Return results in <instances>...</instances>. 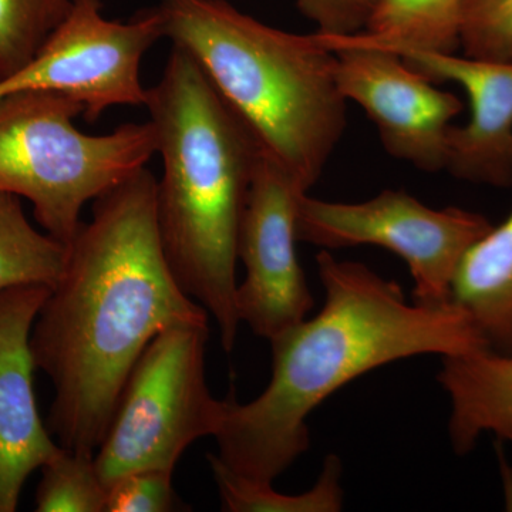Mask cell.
Returning a JSON list of instances; mask_svg holds the SVG:
<instances>
[{
    "label": "cell",
    "mask_w": 512,
    "mask_h": 512,
    "mask_svg": "<svg viewBox=\"0 0 512 512\" xmlns=\"http://www.w3.org/2000/svg\"><path fill=\"white\" fill-rule=\"evenodd\" d=\"M147 167L93 201L66 265L33 323L37 370L55 399L46 427L72 453L96 454L131 369L158 333L208 325L165 258Z\"/></svg>",
    "instance_id": "obj_1"
},
{
    "label": "cell",
    "mask_w": 512,
    "mask_h": 512,
    "mask_svg": "<svg viewBox=\"0 0 512 512\" xmlns=\"http://www.w3.org/2000/svg\"><path fill=\"white\" fill-rule=\"evenodd\" d=\"M316 265L322 309L269 340L272 376L264 392L249 403L231 397L222 407L218 458L255 480L274 483L309 450V416L357 377L410 357L488 349L457 303L407 302L397 282L326 249Z\"/></svg>",
    "instance_id": "obj_2"
},
{
    "label": "cell",
    "mask_w": 512,
    "mask_h": 512,
    "mask_svg": "<svg viewBox=\"0 0 512 512\" xmlns=\"http://www.w3.org/2000/svg\"><path fill=\"white\" fill-rule=\"evenodd\" d=\"M144 107L163 160L156 212L165 258L181 289L214 316L231 352L241 326L239 229L262 148L180 47L147 89Z\"/></svg>",
    "instance_id": "obj_3"
},
{
    "label": "cell",
    "mask_w": 512,
    "mask_h": 512,
    "mask_svg": "<svg viewBox=\"0 0 512 512\" xmlns=\"http://www.w3.org/2000/svg\"><path fill=\"white\" fill-rule=\"evenodd\" d=\"M164 37L185 50L262 151L311 191L346 130L336 55L318 33L272 28L227 0H161Z\"/></svg>",
    "instance_id": "obj_4"
},
{
    "label": "cell",
    "mask_w": 512,
    "mask_h": 512,
    "mask_svg": "<svg viewBox=\"0 0 512 512\" xmlns=\"http://www.w3.org/2000/svg\"><path fill=\"white\" fill-rule=\"evenodd\" d=\"M80 114L83 104L49 90L0 97V192L32 202L40 227L64 247L82 227L84 205L157 153L150 121L92 136L74 126Z\"/></svg>",
    "instance_id": "obj_5"
},
{
    "label": "cell",
    "mask_w": 512,
    "mask_h": 512,
    "mask_svg": "<svg viewBox=\"0 0 512 512\" xmlns=\"http://www.w3.org/2000/svg\"><path fill=\"white\" fill-rule=\"evenodd\" d=\"M208 338V325L175 326L138 357L94 454L106 488L133 471H174L194 441L217 434L224 400L208 389Z\"/></svg>",
    "instance_id": "obj_6"
},
{
    "label": "cell",
    "mask_w": 512,
    "mask_h": 512,
    "mask_svg": "<svg viewBox=\"0 0 512 512\" xmlns=\"http://www.w3.org/2000/svg\"><path fill=\"white\" fill-rule=\"evenodd\" d=\"M493 224L477 212L436 208L403 190H384L363 202L323 201L303 194L296 217L299 242L323 249L372 245L409 266L414 302L451 301L454 278L467 252Z\"/></svg>",
    "instance_id": "obj_7"
},
{
    "label": "cell",
    "mask_w": 512,
    "mask_h": 512,
    "mask_svg": "<svg viewBox=\"0 0 512 512\" xmlns=\"http://www.w3.org/2000/svg\"><path fill=\"white\" fill-rule=\"evenodd\" d=\"M163 37L158 8L120 22L103 15L101 0H73L39 53L0 80V97L23 90L66 94L83 104V117L92 123L113 107L144 106L141 62Z\"/></svg>",
    "instance_id": "obj_8"
},
{
    "label": "cell",
    "mask_w": 512,
    "mask_h": 512,
    "mask_svg": "<svg viewBox=\"0 0 512 512\" xmlns=\"http://www.w3.org/2000/svg\"><path fill=\"white\" fill-rule=\"evenodd\" d=\"M318 36L335 52L340 92L366 111L384 150L426 173L446 170L453 120L463 101L437 89L396 53L349 37Z\"/></svg>",
    "instance_id": "obj_9"
},
{
    "label": "cell",
    "mask_w": 512,
    "mask_h": 512,
    "mask_svg": "<svg viewBox=\"0 0 512 512\" xmlns=\"http://www.w3.org/2000/svg\"><path fill=\"white\" fill-rule=\"evenodd\" d=\"M303 194L308 191L262 151L239 229L245 278L238 284L237 311L241 323L264 339L301 322L315 305L296 251Z\"/></svg>",
    "instance_id": "obj_10"
},
{
    "label": "cell",
    "mask_w": 512,
    "mask_h": 512,
    "mask_svg": "<svg viewBox=\"0 0 512 512\" xmlns=\"http://www.w3.org/2000/svg\"><path fill=\"white\" fill-rule=\"evenodd\" d=\"M49 285H16L0 291V512L18 510L33 471L60 451L37 410L30 348L33 323Z\"/></svg>",
    "instance_id": "obj_11"
},
{
    "label": "cell",
    "mask_w": 512,
    "mask_h": 512,
    "mask_svg": "<svg viewBox=\"0 0 512 512\" xmlns=\"http://www.w3.org/2000/svg\"><path fill=\"white\" fill-rule=\"evenodd\" d=\"M431 82L463 87L470 119L453 126L446 170L468 183L508 188L512 185V60L473 59L456 53L394 50Z\"/></svg>",
    "instance_id": "obj_12"
},
{
    "label": "cell",
    "mask_w": 512,
    "mask_h": 512,
    "mask_svg": "<svg viewBox=\"0 0 512 512\" xmlns=\"http://www.w3.org/2000/svg\"><path fill=\"white\" fill-rule=\"evenodd\" d=\"M441 359L437 382L450 399L454 453L466 456L484 434L512 443V355L481 349Z\"/></svg>",
    "instance_id": "obj_13"
},
{
    "label": "cell",
    "mask_w": 512,
    "mask_h": 512,
    "mask_svg": "<svg viewBox=\"0 0 512 512\" xmlns=\"http://www.w3.org/2000/svg\"><path fill=\"white\" fill-rule=\"evenodd\" d=\"M451 301L468 313L488 349L512 355V212L464 256Z\"/></svg>",
    "instance_id": "obj_14"
},
{
    "label": "cell",
    "mask_w": 512,
    "mask_h": 512,
    "mask_svg": "<svg viewBox=\"0 0 512 512\" xmlns=\"http://www.w3.org/2000/svg\"><path fill=\"white\" fill-rule=\"evenodd\" d=\"M464 0H384L365 32L345 36L394 50L456 53Z\"/></svg>",
    "instance_id": "obj_15"
},
{
    "label": "cell",
    "mask_w": 512,
    "mask_h": 512,
    "mask_svg": "<svg viewBox=\"0 0 512 512\" xmlns=\"http://www.w3.org/2000/svg\"><path fill=\"white\" fill-rule=\"evenodd\" d=\"M220 493L222 510L228 512H339L345 505L342 460L325 458L318 481L302 494H282L269 481L255 480L208 456Z\"/></svg>",
    "instance_id": "obj_16"
},
{
    "label": "cell",
    "mask_w": 512,
    "mask_h": 512,
    "mask_svg": "<svg viewBox=\"0 0 512 512\" xmlns=\"http://www.w3.org/2000/svg\"><path fill=\"white\" fill-rule=\"evenodd\" d=\"M66 259L67 247L33 228L20 198L0 192V291L29 284L52 288Z\"/></svg>",
    "instance_id": "obj_17"
},
{
    "label": "cell",
    "mask_w": 512,
    "mask_h": 512,
    "mask_svg": "<svg viewBox=\"0 0 512 512\" xmlns=\"http://www.w3.org/2000/svg\"><path fill=\"white\" fill-rule=\"evenodd\" d=\"M72 5L73 0H0V80L39 53Z\"/></svg>",
    "instance_id": "obj_18"
},
{
    "label": "cell",
    "mask_w": 512,
    "mask_h": 512,
    "mask_svg": "<svg viewBox=\"0 0 512 512\" xmlns=\"http://www.w3.org/2000/svg\"><path fill=\"white\" fill-rule=\"evenodd\" d=\"M36 490L37 512H104L107 488L97 471L93 454L60 448L40 467Z\"/></svg>",
    "instance_id": "obj_19"
},
{
    "label": "cell",
    "mask_w": 512,
    "mask_h": 512,
    "mask_svg": "<svg viewBox=\"0 0 512 512\" xmlns=\"http://www.w3.org/2000/svg\"><path fill=\"white\" fill-rule=\"evenodd\" d=\"M460 47L473 59L512 60V0H464Z\"/></svg>",
    "instance_id": "obj_20"
},
{
    "label": "cell",
    "mask_w": 512,
    "mask_h": 512,
    "mask_svg": "<svg viewBox=\"0 0 512 512\" xmlns=\"http://www.w3.org/2000/svg\"><path fill=\"white\" fill-rule=\"evenodd\" d=\"M168 470H140L124 474L107 487L104 512H170L180 510Z\"/></svg>",
    "instance_id": "obj_21"
},
{
    "label": "cell",
    "mask_w": 512,
    "mask_h": 512,
    "mask_svg": "<svg viewBox=\"0 0 512 512\" xmlns=\"http://www.w3.org/2000/svg\"><path fill=\"white\" fill-rule=\"evenodd\" d=\"M384 0H295L299 12L315 23L316 33L345 37L365 32Z\"/></svg>",
    "instance_id": "obj_22"
},
{
    "label": "cell",
    "mask_w": 512,
    "mask_h": 512,
    "mask_svg": "<svg viewBox=\"0 0 512 512\" xmlns=\"http://www.w3.org/2000/svg\"><path fill=\"white\" fill-rule=\"evenodd\" d=\"M500 461L505 490V505H507L508 510L512 511V467L508 466L504 458H500Z\"/></svg>",
    "instance_id": "obj_23"
}]
</instances>
